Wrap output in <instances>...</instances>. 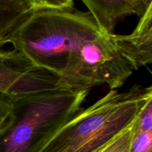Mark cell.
<instances>
[{"mask_svg": "<svg viewBox=\"0 0 152 152\" xmlns=\"http://www.w3.org/2000/svg\"><path fill=\"white\" fill-rule=\"evenodd\" d=\"M90 90L61 88L16 96L0 129V152H38L82 109Z\"/></svg>", "mask_w": 152, "mask_h": 152, "instance_id": "3", "label": "cell"}, {"mask_svg": "<svg viewBox=\"0 0 152 152\" xmlns=\"http://www.w3.org/2000/svg\"><path fill=\"white\" fill-rule=\"evenodd\" d=\"M134 123L120 133L99 152H129Z\"/></svg>", "mask_w": 152, "mask_h": 152, "instance_id": "8", "label": "cell"}, {"mask_svg": "<svg viewBox=\"0 0 152 152\" xmlns=\"http://www.w3.org/2000/svg\"><path fill=\"white\" fill-rule=\"evenodd\" d=\"M34 10L66 9L74 7V0H23Z\"/></svg>", "mask_w": 152, "mask_h": 152, "instance_id": "10", "label": "cell"}, {"mask_svg": "<svg viewBox=\"0 0 152 152\" xmlns=\"http://www.w3.org/2000/svg\"><path fill=\"white\" fill-rule=\"evenodd\" d=\"M129 152H152V131L137 130L134 126Z\"/></svg>", "mask_w": 152, "mask_h": 152, "instance_id": "9", "label": "cell"}, {"mask_svg": "<svg viewBox=\"0 0 152 152\" xmlns=\"http://www.w3.org/2000/svg\"><path fill=\"white\" fill-rule=\"evenodd\" d=\"M152 98V87L111 90L62 125L38 152H99L132 126Z\"/></svg>", "mask_w": 152, "mask_h": 152, "instance_id": "2", "label": "cell"}, {"mask_svg": "<svg viewBox=\"0 0 152 152\" xmlns=\"http://www.w3.org/2000/svg\"><path fill=\"white\" fill-rule=\"evenodd\" d=\"M16 97L11 94L0 91V129L8 119Z\"/></svg>", "mask_w": 152, "mask_h": 152, "instance_id": "12", "label": "cell"}, {"mask_svg": "<svg viewBox=\"0 0 152 152\" xmlns=\"http://www.w3.org/2000/svg\"><path fill=\"white\" fill-rule=\"evenodd\" d=\"M103 34L89 12L76 8L34 10L7 43L33 66L58 76L77 89L91 40ZM88 89V88H87Z\"/></svg>", "mask_w": 152, "mask_h": 152, "instance_id": "1", "label": "cell"}, {"mask_svg": "<svg viewBox=\"0 0 152 152\" xmlns=\"http://www.w3.org/2000/svg\"><path fill=\"white\" fill-rule=\"evenodd\" d=\"M32 10L23 0H0V48Z\"/></svg>", "mask_w": 152, "mask_h": 152, "instance_id": "7", "label": "cell"}, {"mask_svg": "<svg viewBox=\"0 0 152 152\" xmlns=\"http://www.w3.org/2000/svg\"><path fill=\"white\" fill-rule=\"evenodd\" d=\"M88 8L100 31L106 35L114 34L122 19L129 15L140 17L151 0H82Z\"/></svg>", "mask_w": 152, "mask_h": 152, "instance_id": "6", "label": "cell"}, {"mask_svg": "<svg viewBox=\"0 0 152 152\" xmlns=\"http://www.w3.org/2000/svg\"><path fill=\"white\" fill-rule=\"evenodd\" d=\"M61 88H74L58 76L33 66L14 50H0V91L17 96Z\"/></svg>", "mask_w": 152, "mask_h": 152, "instance_id": "4", "label": "cell"}, {"mask_svg": "<svg viewBox=\"0 0 152 152\" xmlns=\"http://www.w3.org/2000/svg\"><path fill=\"white\" fill-rule=\"evenodd\" d=\"M140 18L137 25L131 34L111 35L117 50L134 71L152 62V1Z\"/></svg>", "mask_w": 152, "mask_h": 152, "instance_id": "5", "label": "cell"}, {"mask_svg": "<svg viewBox=\"0 0 152 152\" xmlns=\"http://www.w3.org/2000/svg\"><path fill=\"white\" fill-rule=\"evenodd\" d=\"M134 129L143 132L152 131V98L147 101L140 112L134 122Z\"/></svg>", "mask_w": 152, "mask_h": 152, "instance_id": "11", "label": "cell"}]
</instances>
